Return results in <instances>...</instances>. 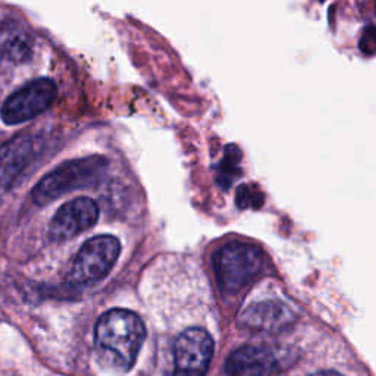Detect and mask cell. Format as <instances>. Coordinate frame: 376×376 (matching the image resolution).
Returning <instances> with one entry per match:
<instances>
[{
  "label": "cell",
  "mask_w": 376,
  "mask_h": 376,
  "mask_svg": "<svg viewBox=\"0 0 376 376\" xmlns=\"http://www.w3.org/2000/svg\"><path fill=\"white\" fill-rule=\"evenodd\" d=\"M146 338L144 323L138 315L125 309H113L100 316L94 340L98 352L116 367H133Z\"/></svg>",
  "instance_id": "cell-1"
},
{
  "label": "cell",
  "mask_w": 376,
  "mask_h": 376,
  "mask_svg": "<svg viewBox=\"0 0 376 376\" xmlns=\"http://www.w3.org/2000/svg\"><path fill=\"white\" fill-rule=\"evenodd\" d=\"M263 266V253L258 245L233 241L220 247L213 259L219 287L225 293H238L252 283Z\"/></svg>",
  "instance_id": "cell-2"
},
{
  "label": "cell",
  "mask_w": 376,
  "mask_h": 376,
  "mask_svg": "<svg viewBox=\"0 0 376 376\" xmlns=\"http://www.w3.org/2000/svg\"><path fill=\"white\" fill-rule=\"evenodd\" d=\"M106 165L108 162L102 156H88L62 163L34 187L33 200L37 205H46L65 193L84 187L98 178Z\"/></svg>",
  "instance_id": "cell-3"
},
{
  "label": "cell",
  "mask_w": 376,
  "mask_h": 376,
  "mask_svg": "<svg viewBox=\"0 0 376 376\" xmlns=\"http://www.w3.org/2000/svg\"><path fill=\"white\" fill-rule=\"evenodd\" d=\"M121 253V243L113 235H98L80 248L69 269V281L88 285L103 280L115 266Z\"/></svg>",
  "instance_id": "cell-4"
},
{
  "label": "cell",
  "mask_w": 376,
  "mask_h": 376,
  "mask_svg": "<svg viewBox=\"0 0 376 376\" xmlns=\"http://www.w3.org/2000/svg\"><path fill=\"white\" fill-rule=\"evenodd\" d=\"M56 94L58 87L55 81L50 78H37L6 98L0 109V116L8 125L27 122L49 109L55 102Z\"/></svg>",
  "instance_id": "cell-5"
},
{
  "label": "cell",
  "mask_w": 376,
  "mask_h": 376,
  "mask_svg": "<svg viewBox=\"0 0 376 376\" xmlns=\"http://www.w3.org/2000/svg\"><path fill=\"white\" fill-rule=\"evenodd\" d=\"M213 356V340L200 328L184 331L173 344V376H206Z\"/></svg>",
  "instance_id": "cell-6"
},
{
  "label": "cell",
  "mask_w": 376,
  "mask_h": 376,
  "mask_svg": "<svg viewBox=\"0 0 376 376\" xmlns=\"http://www.w3.org/2000/svg\"><path fill=\"white\" fill-rule=\"evenodd\" d=\"M98 219V208L94 200L80 197L65 203L49 225V234L55 241L73 238L94 227Z\"/></svg>",
  "instance_id": "cell-7"
},
{
  "label": "cell",
  "mask_w": 376,
  "mask_h": 376,
  "mask_svg": "<svg viewBox=\"0 0 376 376\" xmlns=\"http://www.w3.org/2000/svg\"><path fill=\"white\" fill-rule=\"evenodd\" d=\"M227 376H280L281 366L273 352L263 345L237 348L225 365Z\"/></svg>",
  "instance_id": "cell-8"
},
{
  "label": "cell",
  "mask_w": 376,
  "mask_h": 376,
  "mask_svg": "<svg viewBox=\"0 0 376 376\" xmlns=\"http://www.w3.org/2000/svg\"><path fill=\"white\" fill-rule=\"evenodd\" d=\"M243 322L256 331L281 332L295 322V313L287 305L269 300L250 306L243 315Z\"/></svg>",
  "instance_id": "cell-9"
},
{
  "label": "cell",
  "mask_w": 376,
  "mask_h": 376,
  "mask_svg": "<svg viewBox=\"0 0 376 376\" xmlns=\"http://www.w3.org/2000/svg\"><path fill=\"white\" fill-rule=\"evenodd\" d=\"M33 143L27 137H16L0 147V194L5 193L27 166Z\"/></svg>",
  "instance_id": "cell-10"
},
{
  "label": "cell",
  "mask_w": 376,
  "mask_h": 376,
  "mask_svg": "<svg viewBox=\"0 0 376 376\" xmlns=\"http://www.w3.org/2000/svg\"><path fill=\"white\" fill-rule=\"evenodd\" d=\"M0 52L15 63L29 61L33 55V39L16 24H6L0 29Z\"/></svg>",
  "instance_id": "cell-11"
},
{
  "label": "cell",
  "mask_w": 376,
  "mask_h": 376,
  "mask_svg": "<svg viewBox=\"0 0 376 376\" xmlns=\"http://www.w3.org/2000/svg\"><path fill=\"white\" fill-rule=\"evenodd\" d=\"M310 376H342V375L335 372V370H320V372L312 373Z\"/></svg>",
  "instance_id": "cell-12"
}]
</instances>
